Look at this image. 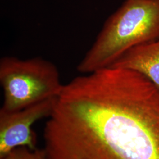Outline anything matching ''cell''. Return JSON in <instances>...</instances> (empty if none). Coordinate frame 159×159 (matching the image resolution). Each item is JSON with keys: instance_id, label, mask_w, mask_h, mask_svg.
<instances>
[{"instance_id": "1", "label": "cell", "mask_w": 159, "mask_h": 159, "mask_svg": "<svg viewBox=\"0 0 159 159\" xmlns=\"http://www.w3.org/2000/svg\"><path fill=\"white\" fill-rule=\"evenodd\" d=\"M48 159H159V87L108 67L64 84L43 133Z\"/></svg>"}, {"instance_id": "2", "label": "cell", "mask_w": 159, "mask_h": 159, "mask_svg": "<svg viewBox=\"0 0 159 159\" xmlns=\"http://www.w3.org/2000/svg\"><path fill=\"white\" fill-rule=\"evenodd\" d=\"M159 38V0H125L104 23L77 66L82 74L110 67L135 46Z\"/></svg>"}, {"instance_id": "3", "label": "cell", "mask_w": 159, "mask_h": 159, "mask_svg": "<svg viewBox=\"0 0 159 159\" xmlns=\"http://www.w3.org/2000/svg\"><path fill=\"white\" fill-rule=\"evenodd\" d=\"M4 102L0 110L17 111L56 98L63 89L56 66L40 57H4L0 61Z\"/></svg>"}, {"instance_id": "4", "label": "cell", "mask_w": 159, "mask_h": 159, "mask_svg": "<svg viewBox=\"0 0 159 159\" xmlns=\"http://www.w3.org/2000/svg\"><path fill=\"white\" fill-rule=\"evenodd\" d=\"M56 98L17 111L0 110V159L16 148H37L36 135L31 129L32 125L38 120L50 116Z\"/></svg>"}, {"instance_id": "5", "label": "cell", "mask_w": 159, "mask_h": 159, "mask_svg": "<svg viewBox=\"0 0 159 159\" xmlns=\"http://www.w3.org/2000/svg\"><path fill=\"white\" fill-rule=\"evenodd\" d=\"M110 67L135 71L159 87V38L131 48Z\"/></svg>"}, {"instance_id": "6", "label": "cell", "mask_w": 159, "mask_h": 159, "mask_svg": "<svg viewBox=\"0 0 159 159\" xmlns=\"http://www.w3.org/2000/svg\"><path fill=\"white\" fill-rule=\"evenodd\" d=\"M0 159H48L44 148L31 150L27 147L16 148Z\"/></svg>"}]
</instances>
